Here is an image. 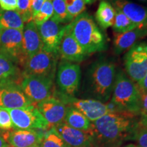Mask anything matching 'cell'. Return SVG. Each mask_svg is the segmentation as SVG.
<instances>
[{"mask_svg":"<svg viewBox=\"0 0 147 147\" xmlns=\"http://www.w3.org/2000/svg\"><path fill=\"white\" fill-rule=\"evenodd\" d=\"M126 112H113L91 122L89 131L95 147L120 146L133 139L134 131L139 120Z\"/></svg>","mask_w":147,"mask_h":147,"instance_id":"obj_1","label":"cell"},{"mask_svg":"<svg viewBox=\"0 0 147 147\" xmlns=\"http://www.w3.org/2000/svg\"><path fill=\"white\" fill-rule=\"evenodd\" d=\"M67 25L74 38L89 55L107 49L105 34L87 12L79 14Z\"/></svg>","mask_w":147,"mask_h":147,"instance_id":"obj_2","label":"cell"},{"mask_svg":"<svg viewBox=\"0 0 147 147\" xmlns=\"http://www.w3.org/2000/svg\"><path fill=\"white\" fill-rule=\"evenodd\" d=\"M115 65L107 60L93 63L87 73V81L91 93L101 102L109 100L116 81Z\"/></svg>","mask_w":147,"mask_h":147,"instance_id":"obj_3","label":"cell"},{"mask_svg":"<svg viewBox=\"0 0 147 147\" xmlns=\"http://www.w3.org/2000/svg\"><path fill=\"white\" fill-rule=\"evenodd\" d=\"M111 102L121 112L140 115L141 93L138 86L123 71L117 74Z\"/></svg>","mask_w":147,"mask_h":147,"instance_id":"obj_4","label":"cell"},{"mask_svg":"<svg viewBox=\"0 0 147 147\" xmlns=\"http://www.w3.org/2000/svg\"><path fill=\"white\" fill-rule=\"evenodd\" d=\"M58 55L42 50L25 61L24 76H37L55 79Z\"/></svg>","mask_w":147,"mask_h":147,"instance_id":"obj_5","label":"cell"},{"mask_svg":"<svg viewBox=\"0 0 147 147\" xmlns=\"http://www.w3.org/2000/svg\"><path fill=\"white\" fill-rule=\"evenodd\" d=\"M16 129L48 130L47 121L37 108L36 104L18 109L8 110Z\"/></svg>","mask_w":147,"mask_h":147,"instance_id":"obj_6","label":"cell"},{"mask_svg":"<svg viewBox=\"0 0 147 147\" xmlns=\"http://www.w3.org/2000/svg\"><path fill=\"white\" fill-rule=\"evenodd\" d=\"M124 60L128 77L138 84L147 73V42L136 44L126 53Z\"/></svg>","mask_w":147,"mask_h":147,"instance_id":"obj_7","label":"cell"},{"mask_svg":"<svg viewBox=\"0 0 147 147\" xmlns=\"http://www.w3.org/2000/svg\"><path fill=\"white\" fill-rule=\"evenodd\" d=\"M56 80L61 94L74 97L78 91L81 80L80 66L72 62L63 60L59 65Z\"/></svg>","mask_w":147,"mask_h":147,"instance_id":"obj_8","label":"cell"},{"mask_svg":"<svg viewBox=\"0 0 147 147\" xmlns=\"http://www.w3.org/2000/svg\"><path fill=\"white\" fill-rule=\"evenodd\" d=\"M54 79L25 75L21 83L24 93L34 104L52 96Z\"/></svg>","mask_w":147,"mask_h":147,"instance_id":"obj_9","label":"cell"},{"mask_svg":"<svg viewBox=\"0 0 147 147\" xmlns=\"http://www.w3.org/2000/svg\"><path fill=\"white\" fill-rule=\"evenodd\" d=\"M34 104L14 80L0 81V108L6 110L23 108Z\"/></svg>","mask_w":147,"mask_h":147,"instance_id":"obj_10","label":"cell"},{"mask_svg":"<svg viewBox=\"0 0 147 147\" xmlns=\"http://www.w3.org/2000/svg\"><path fill=\"white\" fill-rule=\"evenodd\" d=\"M37 27L42 42V50L59 56V46L65 32V25L52 17Z\"/></svg>","mask_w":147,"mask_h":147,"instance_id":"obj_11","label":"cell"},{"mask_svg":"<svg viewBox=\"0 0 147 147\" xmlns=\"http://www.w3.org/2000/svg\"><path fill=\"white\" fill-rule=\"evenodd\" d=\"M0 53L8 57L16 64L23 65L25 59L23 51V31L2 29Z\"/></svg>","mask_w":147,"mask_h":147,"instance_id":"obj_12","label":"cell"},{"mask_svg":"<svg viewBox=\"0 0 147 147\" xmlns=\"http://www.w3.org/2000/svg\"><path fill=\"white\" fill-rule=\"evenodd\" d=\"M61 100L67 106L76 108L83 114L91 122H94L104 115L110 113L107 104L94 99H77L60 93L57 97Z\"/></svg>","mask_w":147,"mask_h":147,"instance_id":"obj_13","label":"cell"},{"mask_svg":"<svg viewBox=\"0 0 147 147\" xmlns=\"http://www.w3.org/2000/svg\"><path fill=\"white\" fill-rule=\"evenodd\" d=\"M36 106L47 121L49 129L64 121L67 106L58 97L51 96L36 104Z\"/></svg>","mask_w":147,"mask_h":147,"instance_id":"obj_14","label":"cell"},{"mask_svg":"<svg viewBox=\"0 0 147 147\" xmlns=\"http://www.w3.org/2000/svg\"><path fill=\"white\" fill-rule=\"evenodd\" d=\"M117 10L122 12L137 28H147V7L129 0H108Z\"/></svg>","mask_w":147,"mask_h":147,"instance_id":"obj_15","label":"cell"},{"mask_svg":"<svg viewBox=\"0 0 147 147\" xmlns=\"http://www.w3.org/2000/svg\"><path fill=\"white\" fill-rule=\"evenodd\" d=\"M59 55L63 60L72 63L82 61L89 56L71 35L67 25H65V32L61 41Z\"/></svg>","mask_w":147,"mask_h":147,"instance_id":"obj_16","label":"cell"},{"mask_svg":"<svg viewBox=\"0 0 147 147\" xmlns=\"http://www.w3.org/2000/svg\"><path fill=\"white\" fill-rule=\"evenodd\" d=\"M42 130L14 129L8 130L2 134L5 142L13 147H29L41 144L45 133Z\"/></svg>","mask_w":147,"mask_h":147,"instance_id":"obj_17","label":"cell"},{"mask_svg":"<svg viewBox=\"0 0 147 147\" xmlns=\"http://www.w3.org/2000/svg\"><path fill=\"white\" fill-rule=\"evenodd\" d=\"M53 127L71 147H95L93 139L89 132L74 129L63 122Z\"/></svg>","mask_w":147,"mask_h":147,"instance_id":"obj_18","label":"cell"},{"mask_svg":"<svg viewBox=\"0 0 147 147\" xmlns=\"http://www.w3.org/2000/svg\"><path fill=\"white\" fill-rule=\"evenodd\" d=\"M42 50L39 31L34 21L27 23L23 30V51L25 61Z\"/></svg>","mask_w":147,"mask_h":147,"instance_id":"obj_19","label":"cell"},{"mask_svg":"<svg viewBox=\"0 0 147 147\" xmlns=\"http://www.w3.org/2000/svg\"><path fill=\"white\" fill-rule=\"evenodd\" d=\"M147 36V28H136L129 32L115 34L113 47L115 53L120 55L125 51L130 49L137 42Z\"/></svg>","mask_w":147,"mask_h":147,"instance_id":"obj_20","label":"cell"},{"mask_svg":"<svg viewBox=\"0 0 147 147\" xmlns=\"http://www.w3.org/2000/svg\"><path fill=\"white\" fill-rule=\"evenodd\" d=\"M63 123L74 129L85 132L89 131L91 126V121L83 114L71 106H67Z\"/></svg>","mask_w":147,"mask_h":147,"instance_id":"obj_21","label":"cell"},{"mask_svg":"<svg viewBox=\"0 0 147 147\" xmlns=\"http://www.w3.org/2000/svg\"><path fill=\"white\" fill-rule=\"evenodd\" d=\"M115 16V9L108 0H102L95 13V19L103 29L113 27Z\"/></svg>","mask_w":147,"mask_h":147,"instance_id":"obj_22","label":"cell"},{"mask_svg":"<svg viewBox=\"0 0 147 147\" xmlns=\"http://www.w3.org/2000/svg\"><path fill=\"white\" fill-rule=\"evenodd\" d=\"M25 27L21 16L16 10H3L0 8V28L23 31Z\"/></svg>","mask_w":147,"mask_h":147,"instance_id":"obj_23","label":"cell"},{"mask_svg":"<svg viewBox=\"0 0 147 147\" xmlns=\"http://www.w3.org/2000/svg\"><path fill=\"white\" fill-rule=\"evenodd\" d=\"M18 71L16 64L8 57L0 53V81L14 80L18 74Z\"/></svg>","mask_w":147,"mask_h":147,"instance_id":"obj_24","label":"cell"},{"mask_svg":"<svg viewBox=\"0 0 147 147\" xmlns=\"http://www.w3.org/2000/svg\"><path fill=\"white\" fill-rule=\"evenodd\" d=\"M113 28L115 32L121 34L133 30L137 27L122 12L115 9V21Z\"/></svg>","mask_w":147,"mask_h":147,"instance_id":"obj_25","label":"cell"},{"mask_svg":"<svg viewBox=\"0 0 147 147\" xmlns=\"http://www.w3.org/2000/svg\"><path fill=\"white\" fill-rule=\"evenodd\" d=\"M41 146L42 147H71L60 136L55 127H51L45 132Z\"/></svg>","mask_w":147,"mask_h":147,"instance_id":"obj_26","label":"cell"},{"mask_svg":"<svg viewBox=\"0 0 147 147\" xmlns=\"http://www.w3.org/2000/svg\"><path fill=\"white\" fill-rule=\"evenodd\" d=\"M53 17L61 24L71 23L73 19L67 11L65 0H53Z\"/></svg>","mask_w":147,"mask_h":147,"instance_id":"obj_27","label":"cell"},{"mask_svg":"<svg viewBox=\"0 0 147 147\" xmlns=\"http://www.w3.org/2000/svg\"><path fill=\"white\" fill-rule=\"evenodd\" d=\"M53 16V6L52 1L45 0L38 13L33 18L32 21L37 25L47 21Z\"/></svg>","mask_w":147,"mask_h":147,"instance_id":"obj_28","label":"cell"},{"mask_svg":"<svg viewBox=\"0 0 147 147\" xmlns=\"http://www.w3.org/2000/svg\"><path fill=\"white\" fill-rule=\"evenodd\" d=\"M65 1L67 12L73 20L86 8L84 0H65Z\"/></svg>","mask_w":147,"mask_h":147,"instance_id":"obj_29","label":"cell"},{"mask_svg":"<svg viewBox=\"0 0 147 147\" xmlns=\"http://www.w3.org/2000/svg\"><path fill=\"white\" fill-rule=\"evenodd\" d=\"M132 140L135 141L137 147H147V127L139 121L134 131Z\"/></svg>","mask_w":147,"mask_h":147,"instance_id":"obj_30","label":"cell"},{"mask_svg":"<svg viewBox=\"0 0 147 147\" xmlns=\"http://www.w3.org/2000/svg\"><path fill=\"white\" fill-rule=\"evenodd\" d=\"M17 12L23 18L24 23L32 21L33 17L31 11V0H18Z\"/></svg>","mask_w":147,"mask_h":147,"instance_id":"obj_31","label":"cell"},{"mask_svg":"<svg viewBox=\"0 0 147 147\" xmlns=\"http://www.w3.org/2000/svg\"><path fill=\"white\" fill-rule=\"evenodd\" d=\"M13 128L12 119L8 110L0 108V129L10 130Z\"/></svg>","mask_w":147,"mask_h":147,"instance_id":"obj_32","label":"cell"},{"mask_svg":"<svg viewBox=\"0 0 147 147\" xmlns=\"http://www.w3.org/2000/svg\"><path fill=\"white\" fill-rule=\"evenodd\" d=\"M18 0H0V8L3 10H17Z\"/></svg>","mask_w":147,"mask_h":147,"instance_id":"obj_33","label":"cell"},{"mask_svg":"<svg viewBox=\"0 0 147 147\" xmlns=\"http://www.w3.org/2000/svg\"><path fill=\"white\" fill-rule=\"evenodd\" d=\"M45 0H31V11L34 18L38 13Z\"/></svg>","mask_w":147,"mask_h":147,"instance_id":"obj_34","label":"cell"},{"mask_svg":"<svg viewBox=\"0 0 147 147\" xmlns=\"http://www.w3.org/2000/svg\"><path fill=\"white\" fill-rule=\"evenodd\" d=\"M141 93V117H147V92Z\"/></svg>","mask_w":147,"mask_h":147,"instance_id":"obj_35","label":"cell"},{"mask_svg":"<svg viewBox=\"0 0 147 147\" xmlns=\"http://www.w3.org/2000/svg\"><path fill=\"white\" fill-rule=\"evenodd\" d=\"M140 93L147 92V73L140 82L137 84Z\"/></svg>","mask_w":147,"mask_h":147,"instance_id":"obj_36","label":"cell"},{"mask_svg":"<svg viewBox=\"0 0 147 147\" xmlns=\"http://www.w3.org/2000/svg\"><path fill=\"white\" fill-rule=\"evenodd\" d=\"M139 122L142 125L147 127V117H140V119H139Z\"/></svg>","mask_w":147,"mask_h":147,"instance_id":"obj_37","label":"cell"},{"mask_svg":"<svg viewBox=\"0 0 147 147\" xmlns=\"http://www.w3.org/2000/svg\"><path fill=\"white\" fill-rule=\"evenodd\" d=\"M8 144L5 142V140L3 138L2 135H0V147H7Z\"/></svg>","mask_w":147,"mask_h":147,"instance_id":"obj_38","label":"cell"},{"mask_svg":"<svg viewBox=\"0 0 147 147\" xmlns=\"http://www.w3.org/2000/svg\"><path fill=\"white\" fill-rule=\"evenodd\" d=\"M97 0H84L85 4H92V3H95Z\"/></svg>","mask_w":147,"mask_h":147,"instance_id":"obj_39","label":"cell"},{"mask_svg":"<svg viewBox=\"0 0 147 147\" xmlns=\"http://www.w3.org/2000/svg\"><path fill=\"white\" fill-rule=\"evenodd\" d=\"M115 147H137V146L135 144H128L123 146H115Z\"/></svg>","mask_w":147,"mask_h":147,"instance_id":"obj_40","label":"cell"},{"mask_svg":"<svg viewBox=\"0 0 147 147\" xmlns=\"http://www.w3.org/2000/svg\"><path fill=\"white\" fill-rule=\"evenodd\" d=\"M29 147H42V146H41V144H38L33 145V146H29Z\"/></svg>","mask_w":147,"mask_h":147,"instance_id":"obj_41","label":"cell"},{"mask_svg":"<svg viewBox=\"0 0 147 147\" xmlns=\"http://www.w3.org/2000/svg\"><path fill=\"white\" fill-rule=\"evenodd\" d=\"M138 1H141V2H143V3H146L147 2V0H138Z\"/></svg>","mask_w":147,"mask_h":147,"instance_id":"obj_42","label":"cell"},{"mask_svg":"<svg viewBox=\"0 0 147 147\" xmlns=\"http://www.w3.org/2000/svg\"><path fill=\"white\" fill-rule=\"evenodd\" d=\"M1 30H2V29L0 28V43H1Z\"/></svg>","mask_w":147,"mask_h":147,"instance_id":"obj_43","label":"cell"},{"mask_svg":"<svg viewBox=\"0 0 147 147\" xmlns=\"http://www.w3.org/2000/svg\"><path fill=\"white\" fill-rule=\"evenodd\" d=\"M7 147H13V146H11V145H9V144H8V146H7Z\"/></svg>","mask_w":147,"mask_h":147,"instance_id":"obj_44","label":"cell"},{"mask_svg":"<svg viewBox=\"0 0 147 147\" xmlns=\"http://www.w3.org/2000/svg\"><path fill=\"white\" fill-rule=\"evenodd\" d=\"M48 1H52L53 0H48Z\"/></svg>","mask_w":147,"mask_h":147,"instance_id":"obj_45","label":"cell"}]
</instances>
